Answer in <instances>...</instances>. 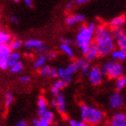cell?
Instances as JSON below:
<instances>
[{
  "instance_id": "cell-23",
  "label": "cell",
  "mask_w": 126,
  "mask_h": 126,
  "mask_svg": "<svg viewBox=\"0 0 126 126\" xmlns=\"http://www.w3.org/2000/svg\"><path fill=\"white\" fill-rule=\"evenodd\" d=\"M112 58L116 61H124L126 59V55L122 50H113L112 51Z\"/></svg>"
},
{
  "instance_id": "cell-11",
  "label": "cell",
  "mask_w": 126,
  "mask_h": 126,
  "mask_svg": "<svg viewBox=\"0 0 126 126\" xmlns=\"http://www.w3.org/2000/svg\"><path fill=\"white\" fill-rule=\"evenodd\" d=\"M85 57H86V60L87 61H93L94 59H96L99 54H98V50H97L96 45L94 44V42L91 43L89 45V47L87 48L86 52L84 53Z\"/></svg>"
},
{
  "instance_id": "cell-32",
  "label": "cell",
  "mask_w": 126,
  "mask_h": 126,
  "mask_svg": "<svg viewBox=\"0 0 126 126\" xmlns=\"http://www.w3.org/2000/svg\"><path fill=\"white\" fill-rule=\"evenodd\" d=\"M69 126H89L83 121H77V120H69Z\"/></svg>"
},
{
  "instance_id": "cell-35",
  "label": "cell",
  "mask_w": 126,
  "mask_h": 126,
  "mask_svg": "<svg viewBox=\"0 0 126 126\" xmlns=\"http://www.w3.org/2000/svg\"><path fill=\"white\" fill-rule=\"evenodd\" d=\"M9 19H10V21L12 22V23H14V24H18L19 23L18 17L16 16L15 15H11V16H9Z\"/></svg>"
},
{
  "instance_id": "cell-34",
  "label": "cell",
  "mask_w": 126,
  "mask_h": 126,
  "mask_svg": "<svg viewBox=\"0 0 126 126\" xmlns=\"http://www.w3.org/2000/svg\"><path fill=\"white\" fill-rule=\"evenodd\" d=\"M30 81H31V78L29 76H27V75H23V76L20 77V82H22V83L27 84Z\"/></svg>"
},
{
  "instance_id": "cell-25",
  "label": "cell",
  "mask_w": 126,
  "mask_h": 126,
  "mask_svg": "<svg viewBox=\"0 0 126 126\" xmlns=\"http://www.w3.org/2000/svg\"><path fill=\"white\" fill-rule=\"evenodd\" d=\"M126 87V76H122L121 78L117 79L115 82V87L116 89L120 91V90L124 89Z\"/></svg>"
},
{
  "instance_id": "cell-37",
  "label": "cell",
  "mask_w": 126,
  "mask_h": 126,
  "mask_svg": "<svg viewBox=\"0 0 126 126\" xmlns=\"http://www.w3.org/2000/svg\"><path fill=\"white\" fill-rule=\"evenodd\" d=\"M15 126H30V125L28 124L27 122L24 121V120H21V121L17 122V123L15 124Z\"/></svg>"
},
{
  "instance_id": "cell-9",
  "label": "cell",
  "mask_w": 126,
  "mask_h": 126,
  "mask_svg": "<svg viewBox=\"0 0 126 126\" xmlns=\"http://www.w3.org/2000/svg\"><path fill=\"white\" fill-rule=\"evenodd\" d=\"M124 103V95L121 94V93H114L110 96V99H109V104H110V106L113 109H119L123 106Z\"/></svg>"
},
{
  "instance_id": "cell-21",
  "label": "cell",
  "mask_w": 126,
  "mask_h": 126,
  "mask_svg": "<svg viewBox=\"0 0 126 126\" xmlns=\"http://www.w3.org/2000/svg\"><path fill=\"white\" fill-rule=\"evenodd\" d=\"M40 117L43 118L45 121H47L48 123H49V124H53V123H54V120H55V116H54V113H53V112H52V111L49 110V109H47V110L45 111L44 113H42Z\"/></svg>"
},
{
  "instance_id": "cell-30",
  "label": "cell",
  "mask_w": 126,
  "mask_h": 126,
  "mask_svg": "<svg viewBox=\"0 0 126 126\" xmlns=\"http://www.w3.org/2000/svg\"><path fill=\"white\" fill-rule=\"evenodd\" d=\"M116 43L120 47V49L126 47V34H124L121 37H119L118 39L116 40Z\"/></svg>"
},
{
  "instance_id": "cell-20",
  "label": "cell",
  "mask_w": 126,
  "mask_h": 126,
  "mask_svg": "<svg viewBox=\"0 0 126 126\" xmlns=\"http://www.w3.org/2000/svg\"><path fill=\"white\" fill-rule=\"evenodd\" d=\"M60 49L63 53H65L66 55L69 57V58H75V52H74L73 49L71 48L70 45L65 44V43H61L60 46Z\"/></svg>"
},
{
  "instance_id": "cell-27",
  "label": "cell",
  "mask_w": 126,
  "mask_h": 126,
  "mask_svg": "<svg viewBox=\"0 0 126 126\" xmlns=\"http://www.w3.org/2000/svg\"><path fill=\"white\" fill-rule=\"evenodd\" d=\"M32 126H50V124H49L42 117H39L32 121Z\"/></svg>"
},
{
  "instance_id": "cell-6",
  "label": "cell",
  "mask_w": 126,
  "mask_h": 126,
  "mask_svg": "<svg viewBox=\"0 0 126 126\" xmlns=\"http://www.w3.org/2000/svg\"><path fill=\"white\" fill-rule=\"evenodd\" d=\"M24 46L26 48L27 50H36L38 52L42 53L47 50V47L44 45L43 42L39 39H29L26 40L23 43Z\"/></svg>"
},
{
  "instance_id": "cell-24",
  "label": "cell",
  "mask_w": 126,
  "mask_h": 126,
  "mask_svg": "<svg viewBox=\"0 0 126 126\" xmlns=\"http://www.w3.org/2000/svg\"><path fill=\"white\" fill-rule=\"evenodd\" d=\"M24 69V64L22 61H19L17 62L16 64L13 65L12 67L9 68V70H10L11 73L13 74H18V73H21L22 71Z\"/></svg>"
},
{
  "instance_id": "cell-43",
  "label": "cell",
  "mask_w": 126,
  "mask_h": 126,
  "mask_svg": "<svg viewBox=\"0 0 126 126\" xmlns=\"http://www.w3.org/2000/svg\"><path fill=\"white\" fill-rule=\"evenodd\" d=\"M55 126H67V125H55Z\"/></svg>"
},
{
  "instance_id": "cell-18",
  "label": "cell",
  "mask_w": 126,
  "mask_h": 126,
  "mask_svg": "<svg viewBox=\"0 0 126 126\" xmlns=\"http://www.w3.org/2000/svg\"><path fill=\"white\" fill-rule=\"evenodd\" d=\"M46 61H47L46 55H45V54H40L33 62L34 68H36V69H40L41 68H42V67L45 65Z\"/></svg>"
},
{
  "instance_id": "cell-14",
  "label": "cell",
  "mask_w": 126,
  "mask_h": 126,
  "mask_svg": "<svg viewBox=\"0 0 126 126\" xmlns=\"http://www.w3.org/2000/svg\"><path fill=\"white\" fill-rule=\"evenodd\" d=\"M66 86H67V84H66L63 80H61V79L56 80L52 84L51 87H50V92H51V94L55 97V96H57L58 94H61V91L66 87Z\"/></svg>"
},
{
  "instance_id": "cell-2",
  "label": "cell",
  "mask_w": 126,
  "mask_h": 126,
  "mask_svg": "<svg viewBox=\"0 0 126 126\" xmlns=\"http://www.w3.org/2000/svg\"><path fill=\"white\" fill-rule=\"evenodd\" d=\"M95 28L96 25L94 23H91L88 25H83L79 28L76 35V44L83 53L86 52L89 45L93 43Z\"/></svg>"
},
{
  "instance_id": "cell-22",
  "label": "cell",
  "mask_w": 126,
  "mask_h": 126,
  "mask_svg": "<svg viewBox=\"0 0 126 126\" xmlns=\"http://www.w3.org/2000/svg\"><path fill=\"white\" fill-rule=\"evenodd\" d=\"M11 52H12V50L8 45H0V60L7 59Z\"/></svg>"
},
{
  "instance_id": "cell-5",
  "label": "cell",
  "mask_w": 126,
  "mask_h": 126,
  "mask_svg": "<svg viewBox=\"0 0 126 126\" xmlns=\"http://www.w3.org/2000/svg\"><path fill=\"white\" fill-rule=\"evenodd\" d=\"M101 70L103 75H105L109 79H119L124 74V67L122 64L114 61H108L103 65Z\"/></svg>"
},
{
  "instance_id": "cell-28",
  "label": "cell",
  "mask_w": 126,
  "mask_h": 126,
  "mask_svg": "<svg viewBox=\"0 0 126 126\" xmlns=\"http://www.w3.org/2000/svg\"><path fill=\"white\" fill-rule=\"evenodd\" d=\"M111 34L113 39H118L119 37H121L122 35L124 34V32L123 28H119V29H113L111 31Z\"/></svg>"
},
{
  "instance_id": "cell-17",
  "label": "cell",
  "mask_w": 126,
  "mask_h": 126,
  "mask_svg": "<svg viewBox=\"0 0 126 126\" xmlns=\"http://www.w3.org/2000/svg\"><path fill=\"white\" fill-rule=\"evenodd\" d=\"M8 61V67L10 68L13 65L16 64L17 62L21 61V55L18 51H12L11 54L9 55V57L7 58Z\"/></svg>"
},
{
  "instance_id": "cell-39",
  "label": "cell",
  "mask_w": 126,
  "mask_h": 126,
  "mask_svg": "<svg viewBox=\"0 0 126 126\" xmlns=\"http://www.w3.org/2000/svg\"><path fill=\"white\" fill-rule=\"evenodd\" d=\"M61 42H62V43H65V44H68V45H71L73 43V42H72L71 40L67 39V38H63V39L61 40Z\"/></svg>"
},
{
  "instance_id": "cell-16",
  "label": "cell",
  "mask_w": 126,
  "mask_h": 126,
  "mask_svg": "<svg viewBox=\"0 0 126 126\" xmlns=\"http://www.w3.org/2000/svg\"><path fill=\"white\" fill-rule=\"evenodd\" d=\"M12 40V35L9 32L4 29H0V45H8Z\"/></svg>"
},
{
  "instance_id": "cell-29",
  "label": "cell",
  "mask_w": 126,
  "mask_h": 126,
  "mask_svg": "<svg viewBox=\"0 0 126 126\" xmlns=\"http://www.w3.org/2000/svg\"><path fill=\"white\" fill-rule=\"evenodd\" d=\"M90 68H91V66H90L89 61H85L83 63V65L81 66V68H80V70H81V73L83 75H87Z\"/></svg>"
},
{
  "instance_id": "cell-42",
  "label": "cell",
  "mask_w": 126,
  "mask_h": 126,
  "mask_svg": "<svg viewBox=\"0 0 126 126\" xmlns=\"http://www.w3.org/2000/svg\"><path fill=\"white\" fill-rule=\"evenodd\" d=\"M120 50H122L123 51H124V53L126 55V47H124V48H123V49H120Z\"/></svg>"
},
{
  "instance_id": "cell-44",
  "label": "cell",
  "mask_w": 126,
  "mask_h": 126,
  "mask_svg": "<svg viewBox=\"0 0 126 126\" xmlns=\"http://www.w3.org/2000/svg\"><path fill=\"white\" fill-rule=\"evenodd\" d=\"M105 126H111L110 124H106V125H105Z\"/></svg>"
},
{
  "instance_id": "cell-13",
  "label": "cell",
  "mask_w": 126,
  "mask_h": 126,
  "mask_svg": "<svg viewBox=\"0 0 126 126\" xmlns=\"http://www.w3.org/2000/svg\"><path fill=\"white\" fill-rule=\"evenodd\" d=\"M85 21V16L81 14H73L66 17V24L68 25H74Z\"/></svg>"
},
{
  "instance_id": "cell-4",
  "label": "cell",
  "mask_w": 126,
  "mask_h": 126,
  "mask_svg": "<svg viewBox=\"0 0 126 126\" xmlns=\"http://www.w3.org/2000/svg\"><path fill=\"white\" fill-rule=\"evenodd\" d=\"M84 62H85L84 60L79 59L78 61L68 64L66 68H59L58 77H60V79L68 85V83H70L71 79H72V76L76 73L77 71L80 69L81 66L83 65Z\"/></svg>"
},
{
  "instance_id": "cell-1",
  "label": "cell",
  "mask_w": 126,
  "mask_h": 126,
  "mask_svg": "<svg viewBox=\"0 0 126 126\" xmlns=\"http://www.w3.org/2000/svg\"><path fill=\"white\" fill-rule=\"evenodd\" d=\"M94 39L99 56H106L114 50L115 43L111 34L110 28L106 25L101 24L96 26Z\"/></svg>"
},
{
  "instance_id": "cell-36",
  "label": "cell",
  "mask_w": 126,
  "mask_h": 126,
  "mask_svg": "<svg viewBox=\"0 0 126 126\" xmlns=\"http://www.w3.org/2000/svg\"><path fill=\"white\" fill-rule=\"evenodd\" d=\"M45 55H46V58L47 59L51 60V59H54L56 57V52H54V51H49V52H47Z\"/></svg>"
},
{
  "instance_id": "cell-31",
  "label": "cell",
  "mask_w": 126,
  "mask_h": 126,
  "mask_svg": "<svg viewBox=\"0 0 126 126\" xmlns=\"http://www.w3.org/2000/svg\"><path fill=\"white\" fill-rule=\"evenodd\" d=\"M50 68H51V67H50V66L44 65L42 68H41L39 69L40 74L43 77H49V75H50Z\"/></svg>"
},
{
  "instance_id": "cell-8",
  "label": "cell",
  "mask_w": 126,
  "mask_h": 126,
  "mask_svg": "<svg viewBox=\"0 0 126 126\" xmlns=\"http://www.w3.org/2000/svg\"><path fill=\"white\" fill-rule=\"evenodd\" d=\"M51 105L55 106L57 108V111H58L60 113H65L66 112V99L65 96L63 94H58L57 96H55L51 101Z\"/></svg>"
},
{
  "instance_id": "cell-15",
  "label": "cell",
  "mask_w": 126,
  "mask_h": 126,
  "mask_svg": "<svg viewBox=\"0 0 126 126\" xmlns=\"http://www.w3.org/2000/svg\"><path fill=\"white\" fill-rule=\"evenodd\" d=\"M37 108H38V114L40 116L48 109V101L44 96L41 95L38 98V100H37Z\"/></svg>"
},
{
  "instance_id": "cell-10",
  "label": "cell",
  "mask_w": 126,
  "mask_h": 126,
  "mask_svg": "<svg viewBox=\"0 0 126 126\" xmlns=\"http://www.w3.org/2000/svg\"><path fill=\"white\" fill-rule=\"evenodd\" d=\"M111 126H126V115L124 113H114L111 119Z\"/></svg>"
},
{
  "instance_id": "cell-38",
  "label": "cell",
  "mask_w": 126,
  "mask_h": 126,
  "mask_svg": "<svg viewBox=\"0 0 126 126\" xmlns=\"http://www.w3.org/2000/svg\"><path fill=\"white\" fill-rule=\"evenodd\" d=\"M24 5H26L27 7L32 8V6H33V2H32V0H24Z\"/></svg>"
},
{
  "instance_id": "cell-3",
  "label": "cell",
  "mask_w": 126,
  "mask_h": 126,
  "mask_svg": "<svg viewBox=\"0 0 126 126\" xmlns=\"http://www.w3.org/2000/svg\"><path fill=\"white\" fill-rule=\"evenodd\" d=\"M80 116L82 121L92 126L101 124L105 118L104 113L100 109L87 105H82L80 106Z\"/></svg>"
},
{
  "instance_id": "cell-7",
  "label": "cell",
  "mask_w": 126,
  "mask_h": 126,
  "mask_svg": "<svg viewBox=\"0 0 126 126\" xmlns=\"http://www.w3.org/2000/svg\"><path fill=\"white\" fill-rule=\"evenodd\" d=\"M87 76H88V79H89V81L91 82V84L96 86V85H99L102 83L104 75H103V72L99 67L94 66V67H91Z\"/></svg>"
},
{
  "instance_id": "cell-26",
  "label": "cell",
  "mask_w": 126,
  "mask_h": 126,
  "mask_svg": "<svg viewBox=\"0 0 126 126\" xmlns=\"http://www.w3.org/2000/svg\"><path fill=\"white\" fill-rule=\"evenodd\" d=\"M14 100H15V97H14V94L12 92H7L5 94V105L6 107H10L12 104L14 103Z\"/></svg>"
},
{
  "instance_id": "cell-33",
  "label": "cell",
  "mask_w": 126,
  "mask_h": 126,
  "mask_svg": "<svg viewBox=\"0 0 126 126\" xmlns=\"http://www.w3.org/2000/svg\"><path fill=\"white\" fill-rule=\"evenodd\" d=\"M7 68H9L7 59H1V60H0V69L6 70Z\"/></svg>"
},
{
  "instance_id": "cell-19",
  "label": "cell",
  "mask_w": 126,
  "mask_h": 126,
  "mask_svg": "<svg viewBox=\"0 0 126 126\" xmlns=\"http://www.w3.org/2000/svg\"><path fill=\"white\" fill-rule=\"evenodd\" d=\"M8 46H9L12 51H17L23 46V42H22V40L17 39V38L12 39L8 43Z\"/></svg>"
},
{
  "instance_id": "cell-40",
  "label": "cell",
  "mask_w": 126,
  "mask_h": 126,
  "mask_svg": "<svg viewBox=\"0 0 126 126\" xmlns=\"http://www.w3.org/2000/svg\"><path fill=\"white\" fill-rule=\"evenodd\" d=\"M87 2H88L87 0H75L74 1V3L77 4V5H84V4H86Z\"/></svg>"
},
{
  "instance_id": "cell-41",
  "label": "cell",
  "mask_w": 126,
  "mask_h": 126,
  "mask_svg": "<svg viewBox=\"0 0 126 126\" xmlns=\"http://www.w3.org/2000/svg\"><path fill=\"white\" fill-rule=\"evenodd\" d=\"M72 7H73V4L72 3H67V5H65L66 10H70Z\"/></svg>"
},
{
  "instance_id": "cell-12",
  "label": "cell",
  "mask_w": 126,
  "mask_h": 126,
  "mask_svg": "<svg viewBox=\"0 0 126 126\" xmlns=\"http://www.w3.org/2000/svg\"><path fill=\"white\" fill-rule=\"evenodd\" d=\"M126 22V19H125V16H116L114 18H113L109 22V27L113 29H119V28H122V27L124 26V24H125Z\"/></svg>"
}]
</instances>
